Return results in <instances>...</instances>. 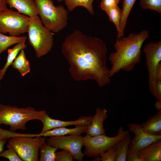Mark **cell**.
<instances>
[{
  "instance_id": "4316f807",
  "label": "cell",
  "mask_w": 161,
  "mask_h": 161,
  "mask_svg": "<svg viewBox=\"0 0 161 161\" xmlns=\"http://www.w3.org/2000/svg\"><path fill=\"white\" fill-rule=\"evenodd\" d=\"M140 4L143 9H150L161 13V0H140Z\"/></svg>"
},
{
  "instance_id": "7c38bea8",
  "label": "cell",
  "mask_w": 161,
  "mask_h": 161,
  "mask_svg": "<svg viewBox=\"0 0 161 161\" xmlns=\"http://www.w3.org/2000/svg\"><path fill=\"white\" fill-rule=\"evenodd\" d=\"M92 117L93 116H83L76 120L64 121L52 119L46 112L42 115L40 120L43 124L42 129L40 133H42L55 128L65 127L70 125H90Z\"/></svg>"
},
{
  "instance_id": "74e56055",
  "label": "cell",
  "mask_w": 161,
  "mask_h": 161,
  "mask_svg": "<svg viewBox=\"0 0 161 161\" xmlns=\"http://www.w3.org/2000/svg\"><path fill=\"white\" fill-rule=\"evenodd\" d=\"M1 86V84L0 83V87Z\"/></svg>"
},
{
  "instance_id": "5b68a950",
  "label": "cell",
  "mask_w": 161,
  "mask_h": 161,
  "mask_svg": "<svg viewBox=\"0 0 161 161\" xmlns=\"http://www.w3.org/2000/svg\"><path fill=\"white\" fill-rule=\"evenodd\" d=\"M27 32L29 43L37 58L46 55L51 50L54 33L43 25L38 15L30 17Z\"/></svg>"
},
{
  "instance_id": "3957f363",
  "label": "cell",
  "mask_w": 161,
  "mask_h": 161,
  "mask_svg": "<svg viewBox=\"0 0 161 161\" xmlns=\"http://www.w3.org/2000/svg\"><path fill=\"white\" fill-rule=\"evenodd\" d=\"M46 112L44 110L37 111L31 106L19 108L0 103V125L9 126V130L12 132L18 130L24 131L27 122L34 120H40Z\"/></svg>"
},
{
  "instance_id": "603a6c76",
  "label": "cell",
  "mask_w": 161,
  "mask_h": 161,
  "mask_svg": "<svg viewBox=\"0 0 161 161\" xmlns=\"http://www.w3.org/2000/svg\"><path fill=\"white\" fill-rule=\"evenodd\" d=\"M68 10L72 12L77 7L82 6L85 8L89 14H94L92 5L94 0H64Z\"/></svg>"
},
{
  "instance_id": "d4e9b609",
  "label": "cell",
  "mask_w": 161,
  "mask_h": 161,
  "mask_svg": "<svg viewBox=\"0 0 161 161\" xmlns=\"http://www.w3.org/2000/svg\"><path fill=\"white\" fill-rule=\"evenodd\" d=\"M149 91L157 100H161V64L158 67L153 80L149 83Z\"/></svg>"
},
{
  "instance_id": "52a82bcc",
  "label": "cell",
  "mask_w": 161,
  "mask_h": 161,
  "mask_svg": "<svg viewBox=\"0 0 161 161\" xmlns=\"http://www.w3.org/2000/svg\"><path fill=\"white\" fill-rule=\"evenodd\" d=\"M30 17L12 9L0 12V32L18 36L27 32Z\"/></svg>"
},
{
  "instance_id": "d6986e66",
  "label": "cell",
  "mask_w": 161,
  "mask_h": 161,
  "mask_svg": "<svg viewBox=\"0 0 161 161\" xmlns=\"http://www.w3.org/2000/svg\"><path fill=\"white\" fill-rule=\"evenodd\" d=\"M136 0H123L121 10V16L120 24V31L117 35V38L124 36L127 20L131 11Z\"/></svg>"
},
{
  "instance_id": "4dcf8cb0",
  "label": "cell",
  "mask_w": 161,
  "mask_h": 161,
  "mask_svg": "<svg viewBox=\"0 0 161 161\" xmlns=\"http://www.w3.org/2000/svg\"><path fill=\"white\" fill-rule=\"evenodd\" d=\"M120 0H102L100 4L101 10H105L118 5Z\"/></svg>"
},
{
  "instance_id": "30bf717a",
  "label": "cell",
  "mask_w": 161,
  "mask_h": 161,
  "mask_svg": "<svg viewBox=\"0 0 161 161\" xmlns=\"http://www.w3.org/2000/svg\"><path fill=\"white\" fill-rule=\"evenodd\" d=\"M127 126L130 131L134 134L129 145L128 152H137L161 139V135H152L145 133L139 124L129 123Z\"/></svg>"
},
{
  "instance_id": "8d00e7d4",
  "label": "cell",
  "mask_w": 161,
  "mask_h": 161,
  "mask_svg": "<svg viewBox=\"0 0 161 161\" xmlns=\"http://www.w3.org/2000/svg\"><path fill=\"white\" fill-rule=\"evenodd\" d=\"M64 0H58V2H62Z\"/></svg>"
},
{
  "instance_id": "6da1fadb",
  "label": "cell",
  "mask_w": 161,
  "mask_h": 161,
  "mask_svg": "<svg viewBox=\"0 0 161 161\" xmlns=\"http://www.w3.org/2000/svg\"><path fill=\"white\" fill-rule=\"evenodd\" d=\"M107 51L102 40L79 30L67 35L62 46V53L69 63V72L74 80H93L100 87L111 81L106 65Z\"/></svg>"
},
{
  "instance_id": "e575fe53",
  "label": "cell",
  "mask_w": 161,
  "mask_h": 161,
  "mask_svg": "<svg viewBox=\"0 0 161 161\" xmlns=\"http://www.w3.org/2000/svg\"><path fill=\"white\" fill-rule=\"evenodd\" d=\"M155 107L158 111L161 110V100H157L155 103Z\"/></svg>"
},
{
  "instance_id": "d6a6232c",
  "label": "cell",
  "mask_w": 161,
  "mask_h": 161,
  "mask_svg": "<svg viewBox=\"0 0 161 161\" xmlns=\"http://www.w3.org/2000/svg\"><path fill=\"white\" fill-rule=\"evenodd\" d=\"M5 0H0V12L5 10L8 9Z\"/></svg>"
},
{
  "instance_id": "cb8c5ba5",
  "label": "cell",
  "mask_w": 161,
  "mask_h": 161,
  "mask_svg": "<svg viewBox=\"0 0 161 161\" xmlns=\"http://www.w3.org/2000/svg\"><path fill=\"white\" fill-rule=\"evenodd\" d=\"M39 149V161H55L56 151L58 149L53 147L48 144L46 141L41 145Z\"/></svg>"
},
{
  "instance_id": "277c9868",
  "label": "cell",
  "mask_w": 161,
  "mask_h": 161,
  "mask_svg": "<svg viewBox=\"0 0 161 161\" xmlns=\"http://www.w3.org/2000/svg\"><path fill=\"white\" fill-rule=\"evenodd\" d=\"M38 15L43 25L53 33H58L67 26L68 11L61 5L55 6L52 0H35Z\"/></svg>"
},
{
  "instance_id": "2e32d148",
  "label": "cell",
  "mask_w": 161,
  "mask_h": 161,
  "mask_svg": "<svg viewBox=\"0 0 161 161\" xmlns=\"http://www.w3.org/2000/svg\"><path fill=\"white\" fill-rule=\"evenodd\" d=\"M143 161L161 160V139L137 152Z\"/></svg>"
},
{
  "instance_id": "f35d334b",
  "label": "cell",
  "mask_w": 161,
  "mask_h": 161,
  "mask_svg": "<svg viewBox=\"0 0 161 161\" xmlns=\"http://www.w3.org/2000/svg\"><path fill=\"white\" fill-rule=\"evenodd\" d=\"M10 131H10L9 132V137H10L9 136V132H10Z\"/></svg>"
},
{
  "instance_id": "8fae6325",
  "label": "cell",
  "mask_w": 161,
  "mask_h": 161,
  "mask_svg": "<svg viewBox=\"0 0 161 161\" xmlns=\"http://www.w3.org/2000/svg\"><path fill=\"white\" fill-rule=\"evenodd\" d=\"M143 51L145 57V63L148 74L149 83L155 77L157 68L161 64V41H151L146 44Z\"/></svg>"
},
{
  "instance_id": "8992f818",
  "label": "cell",
  "mask_w": 161,
  "mask_h": 161,
  "mask_svg": "<svg viewBox=\"0 0 161 161\" xmlns=\"http://www.w3.org/2000/svg\"><path fill=\"white\" fill-rule=\"evenodd\" d=\"M117 132V134L113 137L106 134L92 136L88 134L83 137L85 155L88 157L99 155L130 134L129 131L125 130L121 126L118 129Z\"/></svg>"
},
{
  "instance_id": "ba28073f",
  "label": "cell",
  "mask_w": 161,
  "mask_h": 161,
  "mask_svg": "<svg viewBox=\"0 0 161 161\" xmlns=\"http://www.w3.org/2000/svg\"><path fill=\"white\" fill-rule=\"evenodd\" d=\"M45 139L42 137L16 136L9 138L8 145L15 151L23 161H39V148Z\"/></svg>"
},
{
  "instance_id": "5bb4252c",
  "label": "cell",
  "mask_w": 161,
  "mask_h": 161,
  "mask_svg": "<svg viewBox=\"0 0 161 161\" xmlns=\"http://www.w3.org/2000/svg\"><path fill=\"white\" fill-rule=\"evenodd\" d=\"M5 1L10 9L15 8L21 13L30 17L38 15L35 0H5Z\"/></svg>"
},
{
  "instance_id": "d590c367",
  "label": "cell",
  "mask_w": 161,
  "mask_h": 161,
  "mask_svg": "<svg viewBox=\"0 0 161 161\" xmlns=\"http://www.w3.org/2000/svg\"><path fill=\"white\" fill-rule=\"evenodd\" d=\"M100 155H97L95 156L93 161H100L101 160V157H99Z\"/></svg>"
},
{
  "instance_id": "f546056e",
  "label": "cell",
  "mask_w": 161,
  "mask_h": 161,
  "mask_svg": "<svg viewBox=\"0 0 161 161\" xmlns=\"http://www.w3.org/2000/svg\"><path fill=\"white\" fill-rule=\"evenodd\" d=\"M55 161H72L74 160L72 154L64 150L56 152Z\"/></svg>"
},
{
  "instance_id": "9a60e30c",
  "label": "cell",
  "mask_w": 161,
  "mask_h": 161,
  "mask_svg": "<svg viewBox=\"0 0 161 161\" xmlns=\"http://www.w3.org/2000/svg\"><path fill=\"white\" fill-rule=\"evenodd\" d=\"M89 125L83 124L76 126L73 128H67L61 127L54 129L42 133L37 134H29L30 137H51L53 136H63L66 135H81L85 132Z\"/></svg>"
},
{
  "instance_id": "7402d4cb",
  "label": "cell",
  "mask_w": 161,
  "mask_h": 161,
  "mask_svg": "<svg viewBox=\"0 0 161 161\" xmlns=\"http://www.w3.org/2000/svg\"><path fill=\"white\" fill-rule=\"evenodd\" d=\"M27 38L26 36H7L0 32V55L10 46L26 41Z\"/></svg>"
},
{
  "instance_id": "9c48e42d",
  "label": "cell",
  "mask_w": 161,
  "mask_h": 161,
  "mask_svg": "<svg viewBox=\"0 0 161 161\" xmlns=\"http://www.w3.org/2000/svg\"><path fill=\"white\" fill-rule=\"evenodd\" d=\"M83 137L81 135L69 136H53L46 139L47 143L51 146L66 150L72 154L73 160L82 161L84 153L81 151L83 146Z\"/></svg>"
},
{
  "instance_id": "83f0119b",
  "label": "cell",
  "mask_w": 161,
  "mask_h": 161,
  "mask_svg": "<svg viewBox=\"0 0 161 161\" xmlns=\"http://www.w3.org/2000/svg\"><path fill=\"white\" fill-rule=\"evenodd\" d=\"M8 149L3 151L0 153V157L7 158L10 161H22L14 150L10 145L7 144Z\"/></svg>"
},
{
  "instance_id": "ffe728a7",
  "label": "cell",
  "mask_w": 161,
  "mask_h": 161,
  "mask_svg": "<svg viewBox=\"0 0 161 161\" xmlns=\"http://www.w3.org/2000/svg\"><path fill=\"white\" fill-rule=\"evenodd\" d=\"M11 66L13 68L17 69L22 76H25L30 72L31 68L30 63L26 57L24 49L20 51Z\"/></svg>"
},
{
  "instance_id": "7a4b0ae2",
  "label": "cell",
  "mask_w": 161,
  "mask_h": 161,
  "mask_svg": "<svg viewBox=\"0 0 161 161\" xmlns=\"http://www.w3.org/2000/svg\"><path fill=\"white\" fill-rule=\"evenodd\" d=\"M149 33L143 30L137 34L130 33L127 37L117 38L114 44L116 51L109 55V59L112 66L109 69V77H112L120 70L130 72L140 63L141 48Z\"/></svg>"
},
{
  "instance_id": "1f68e13d",
  "label": "cell",
  "mask_w": 161,
  "mask_h": 161,
  "mask_svg": "<svg viewBox=\"0 0 161 161\" xmlns=\"http://www.w3.org/2000/svg\"><path fill=\"white\" fill-rule=\"evenodd\" d=\"M126 160L127 161H143L137 152H128Z\"/></svg>"
},
{
  "instance_id": "4fadbf2b",
  "label": "cell",
  "mask_w": 161,
  "mask_h": 161,
  "mask_svg": "<svg viewBox=\"0 0 161 161\" xmlns=\"http://www.w3.org/2000/svg\"><path fill=\"white\" fill-rule=\"evenodd\" d=\"M107 111L106 109H96L95 114L93 116L92 122L86 131V134L92 136L105 135L103 127V122L108 117Z\"/></svg>"
},
{
  "instance_id": "836d02e7",
  "label": "cell",
  "mask_w": 161,
  "mask_h": 161,
  "mask_svg": "<svg viewBox=\"0 0 161 161\" xmlns=\"http://www.w3.org/2000/svg\"><path fill=\"white\" fill-rule=\"evenodd\" d=\"M7 139L0 138V153L4 150V147L7 143Z\"/></svg>"
},
{
  "instance_id": "484cf974",
  "label": "cell",
  "mask_w": 161,
  "mask_h": 161,
  "mask_svg": "<svg viewBox=\"0 0 161 161\" xmlns=\"http://www.w3.org/2000/svg\"><path fill=\"white\" fill-rule=\"evenodd\" d=\"M108 15L109 21L115 25L117 33L120 31V24L121 16V10L117 5L112 8L104 11Z\"/></svg>"
},
{
  "instance_id": "44dd1931",
  "label": "cell",
  "mask_w": 161,
  "mask_h": 161,
  "mask_svg": "<svg viewBox=\"0 0 161 161\" xmlns=\"http://www.w3.org/2000/svg\"><path fill=\"white\" fill-rule=\"evenodd\" d=\"M130 134L117 143L114 145L117 156L115 161H126L129 145L131 141Z\"/></svg>"
},
{
  "instance_id": "ac0fdd59",
  "label": "cell",
  "mask_w": 161,
  "mask_h": 161,
  "mask_svg": "<svg viewBox=\"0 0 161 161\" xmlns=\"http://www.w3.org/2000/svg\"><path fill=\"white\" fill-rule=\"evenodd\" d=\"M26 41L18 43L13 48L7 49V56L6 63L3 68L0 70V81L4 76L8 67L11 65L19 52L27 47Z\"/></svg>"
},
{
  "instance_id": "f1b7e54d",
  "label": "cell",
  "mask_w": 161,
  "mask_h": 161,
  "mask_svg": "<svg viewBox=\"0 0 161 161\" xmlns=\"http://www.w3.org/2000/svg\"><path fill=\"white\" fill-rule=\"evenodd\" d=\"M117 155L116 151L114 146L99 155L102 161H115Z\"/></svg>"
},
{
  "instance_id": "e0dca14e",
  "label": "cell",
  "mask_w": 161,
  "mask_h": 161,
  "mask_svg": "<svg viewBox=\"0 0 161 161\" xmlns=\"http://www.w3.org/2000/svg\"><path fill=\"white\" fill-rule=\"evenodd\" d=\"M140 125L144 131L148 134L161 135V110L151 115L145 122Z\"/></svg>"
}]
</instances>
